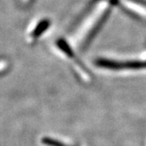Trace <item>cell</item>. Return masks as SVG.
<instances>
[{"mask_svg": "<svg viewBox=\"0 0 146 146\" xmlns=\"http://www.w3.org/2000/svg\"><path fill=\"white\" fill-rule=\"evenodd\" d=\"M122 4L124 8L131 12L143 18H146V7L144 5L131 0H123Z\"/></svg>", "mask_w": 146, "mask_h": 146, "instance_id": "cell-3", "label": "cell"}, {"mask_svg": "<svg viewBox=\"0 0 146 146\" xmlns=\"http://www.w3.org/2000/svg\"><path fill=\"white\" fill-rule=\"evenodd\" d=\"M97 64L101 68L111 69V70H121V69H141L146 68V62L141 61H127L119 62L107 59H102L97 62Z\"/></svg>", "mask_w": 146, "mask_h": 146, "instance_id": "cell-2", "label": "cell"}, {"mask_svg": "<svg viewBox=\"0 0 146 146\" xmlns=\"http://www.w3.org/2000/svg\"><path fill=\"white\" fill-rule=\"evenodd\" d=\"M56 46L58 48L60 49V50L67 57L72 61H73L74 63V66L75 68L76 69V71H78L77 72H79V75L83 77L84 80H90V74H89V71L86 69V68L84 66L82 63L80 62V60L77 59L76 58V55L74 54V51L71 49V47L69 46L67 42H65L63 39H60V40H58L57 43H56Z\"/></svg>", "mask_w": 146, "mask_h": 146, "instance_id": "cell-1", "label": "cell"}, {"mask_svg": "<svg viewBox=\"0 0 146 146\" xmlns=\"http://www.w3.org/2000/svg\"><path fill=\"white\" fill-rule=\"evenodd\" d=\"M50 26V21L47 20H42L39 22H37L34 27L32 29L30 32L29 33V39L33 41L36 40V38H38L39 36L43 33V32L46 31L47 29Z\"/></svg>", "mask_w": 146, "mask_h": 146, "instance_id": "cell-4", "label": "cell"}]
</instances>
